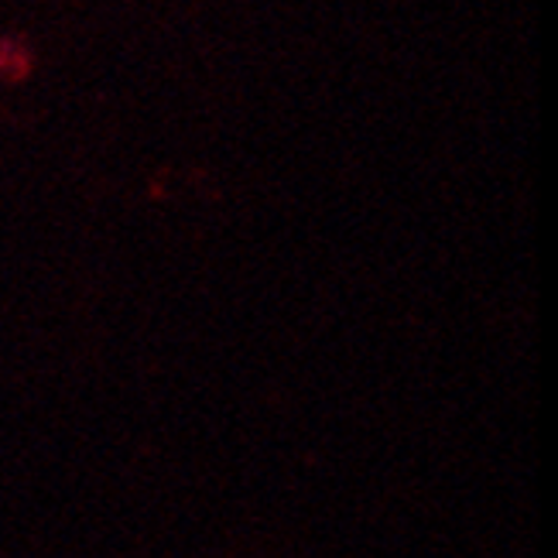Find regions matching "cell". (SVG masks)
Instances as JSON below:
<instances>
[{
  "mask_svg": "<svg viewBox=\"0 0 558 558\" xmlns=\"http://www.w3.org/2000/svg\"><path fill=\"white\" fill-rule=\"evenodd\" d=\"M32 72V56L24 52L21 45H14L11 38H0V76L21 83Z\"/></svg>",
  "mask_w": 558,
  "mask_h": 558,
  "instance_id": "1",
  "label": "cell"
}]
</instances>
